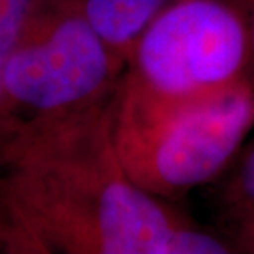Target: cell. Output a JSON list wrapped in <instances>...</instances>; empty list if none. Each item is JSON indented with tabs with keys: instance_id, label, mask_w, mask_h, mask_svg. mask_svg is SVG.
Listing matches in <instances>:
<instances>
[{
	"instance_id": "1",
	"label": "cell",
	"mask_w": 254,
	"mask_h": 254,
	"mask_svg": "<svg viewBox=\"0 0 254 254\" xmlns=\"http://www.w3.org/2000/svg\"><path fill=\"white\" fill-rule=\"evenodd\" d=\"M114 98L0 154V246L66 254L235 253L226 236L130 180L113 139Z\"/></svg>"
},
{
	"instance_id": "7",
	"label": "cell",
	"mask_w": 254,
	"mask_h": 254,
	"mask_svg": "<svg viewBox=\"0 0 254 254\" xmlns=\"http://www.w3.org/2000/svg\"><path fill=\"white\" fill-rule=\"evenodd\" d=\"M35 0H0V99L10 55L20 37Z\"/></svg>"
},
{
	"instance_id": "2",
	"label": "cell",
	"mask_w": 254,
	"mask_h": 254,
	"mask_svg": "<svg viewBox=\"0 0 254 254\" xmlns=\"http://www.w3.org/2000/svg\"><path fill=\"white\" fill-rule=\"evenodd\" d=\"M126 66L84 0H35L5 69L0 154L111 101Z\"/></svg>"
},
{
	"instance_id": "6",
	"label": "cell",
	"mask_w": 254,
	"mask_h": 254,
	"mask_svg": "<svg viewBox=\"0 0 254 254\" xmlns=\"http://www.w3.org/2000/svg\"><path fill=\"white\" fill-rule=\"evenodd\" d=\"M221 201L226 215L254 211V145L240 160L228 184L223 187Z\"/></svg>"
},
{
	"instance_id": "8",
	"label": "cell",
	"mask_w": 254,
	"mask_h": 254,
	"mask_svg": "<svg viewBox=\"0 0 254 254\" xmlns=\"http://www.w3.org/2000/svg\"><path fill=\"white\" fill-rule=\"evenodd\" d=\"M228 220L231 228L226 238L231 243L233 251L254 254V211L228 215Z\"/></svg>"
},
{
	"instance_id": "9",
	"label": "cell",
	"mask_w": 254,
	"mask_h": 254,
	"mask_svg": "<svg viewBox=\"0 0 254 254\" xmlns=\"http://www.w3.org/2000/svg\"><path fill=\"white\" fill-rule=\"evenodd\" d=\"M251 42H253V78H254V3H253V15H251Z\"/></svg>"
},
{
	"instance_id": "4",
	"label": "cell",
	"mask_w": 254,
	"mask_h": 254,
	"mask_svg": "<svg viewBox=\"0 0 254 254\" xmlns=\"http://www.w3.org/2000/svg\"><path fill=\"white\" fill-rule=\"evenodd\" d=\"M254 0H172L132 45L126 88L164 103L216 98L253 78Z\"/></svg>"
},
{
	"instance_id": "5",
	"label": "cell",
	"mask_w": 254,
	"mask_h": 254,
	"mask_svg": "<svg viewBox=\"0 0 254 254\" xmlns=\"http://www.w3.org/2000/svg\"><path fill=\"white\" fill-rule=\"evenodd\" d=\"M172 0H84L91 22L126 63L147 23Z\"/></svg>"
},
{
	"instance_id": "3",
	"label": "cell",
	"mask_w": 254,
	"mask_h": 254,
	"mask_svg": "<svg viewBox=\"0 0 254 254\" xmlns=\"http://www.w3.org/2000/svg\"><path fill=\"white\" fill-rule=\"evenodd\" d=\"M254 126V79L210 99L164 103L126 88L113 108L119 160L137 187L180 200L218 179Z\"/></svg>"
}]
</instances>
